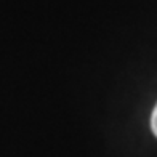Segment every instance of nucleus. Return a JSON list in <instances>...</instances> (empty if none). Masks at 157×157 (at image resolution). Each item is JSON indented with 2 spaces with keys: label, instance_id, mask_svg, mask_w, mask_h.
I'll return each instance as SVG.
<instances>
[{
  "label": "nucleus",
  "instance_id": "obj_1",
  "mask_svg": "<svg viewBox=\"0 0 157 157\" xmlns=\"http://www.w3.org/2000/svg\"><path fill=\"white\" fill-rule=\"evenodd\" d=\"M151 128H152V133L157 136V104L152 111V116H151Z\"/></svg>",
  "mask_w": 157,
  "mask_h": 157
}]
</instances>
